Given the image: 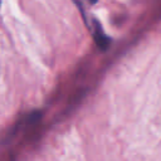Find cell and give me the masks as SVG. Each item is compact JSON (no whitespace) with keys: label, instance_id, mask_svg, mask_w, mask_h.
Wrapping results in <instances>:
<instances>
[{"label":"cell","instance_id":"cell-1","mask_svg":"<svg viewBox=\"0 0 161 161\" xmlns=\"http://www.w3.org/2000/svg\"><path fill=\"white\" fill-rule=\"evenodd\" d=\"M92 34H93V38H94V42L96 44L98 45L99 49L102 50H106L111 43V39L104 34L101 24L97 21V20H93V28H92Z\"/></svg>","mask_w":161,"mask_h":161},{"label":"cell","instance_id":"cell-2","mask_svg":"<svg viewBox=\"0 0 161 161\" xmlns=\"http://www.w3.org/2000/svg\"><path fill=\"white\" fill-rule=\"evenodd\" d=\"M0 5H1V0H0Z\"/></svg>","mask_w":161,"mask_h":161}]
</instances>
